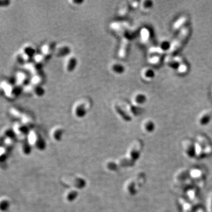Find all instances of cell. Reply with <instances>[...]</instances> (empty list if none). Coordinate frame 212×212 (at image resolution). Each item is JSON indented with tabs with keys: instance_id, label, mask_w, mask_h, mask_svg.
<instances>
[{
	"instance_id": "5b68a950",
	"label": "cell",
	"mask_w": 212,
	"mask_h": 212,
	"mask_svg": "<svg viewBox=\"0 0 212 212\" xmlns=\"http://www.w3.org/2000/svg\"><path fill=\"white\" fill-rule=\"evenodd\" d=\"M182 150L184 155L188 158H196L195 142L190 139H185L182 142Z\"/></svg>"
},
{
	"instance_id": "f546056e",
	"label": "cell",
	"mask_w": 212,
	"mask_h": 212,
	"mask_svg": "<svg viewBox=\"0 0 212 212\" xmlns=\"http://www.w3.org/2000/svg\"><path fill=\"white\" fill-rule=\"evenodd\" d=\"M207 212H212V193L207 200Z\"/></svg>"
},
{
	"instance_id": "4316f807",
	"label": "cell",
	"mask_w": 212,
	"mask_h": 212,
	"mask_svg": "<svg viewBox=\"0 0 212 212\" xmlns=\"http://www.w3.org/2000/svg\"><path fill=\"white\" fill-rule=\"evenodd\" d=\"M77 196V192L75 190H70L68 192L66 193L65 194V199L67 201L71 202L74 200L75 199H76V197Z\"/></svg>"
},
{
	"instance_id": "9c48e42d",
	"label": "cell",
	"mask_w": 212,
	"mask_h": 212,
	"mask_svg": "<svg viewBox=\"0 0 212 212\" xmlns=\"http://www.w3.org/2000/svg\"><path fill=\"white\" fill-rule=\"evenodd\" d=\"M140 188V186L138 185V183L134 178L128 180L124 185L125 191L129 195L131 196H133L134 194H136L138 192V189Z\"/></svg>"
},
{
	"instance_id": "5bb4252c",
	"label": "cell",
	"mask_w": 212,
	"mask_h": 212,
	"mask_svg": "<svg viewBox=\"0 0 212 212\" xmlns=\"http://www.w3.org/2000/svg\"><path fill=\"white\" fill-rule=\"evenodd\" d=\"M55 49V47L53 43H47L42 46L41 52L46 59H48V57H50L53 53H54Z\"/></svg>"
},
{
	"instance_id": "7a4b0ae2",
	"label": "cell",
	"mask_w": 212,
	"mask_h": 212,
	"mask_svg": "<svg viewBox=\"0 0 212 212\" xmlns=\"http://www.w3.org/2000/svg\"><path fill=\"white\" fill-rule=\"evenodd\" d=\"M143 148V143L142 141L136 140L134 141L129 147L126 156L135 162L141 156Z\"/></svg>"
},
{
	"instance_id": "7c38bea8",
	"label": "cell",
	"mask_w": 212,
	"mask_h": 212,
	"mask_svg": "<svg viewBox=\"0 0 212 212\" xmlns=\"http://www.w3.org/2000/svg\"><path fill=\"white\" fill-rule=\"evenodd\" d=\"M28 140L30 144L32 145L35 146L36 147L38 148V147H42L43 146V140L40 138V136L39 134L37 133L36 132L34 131H31L28 134Z\"/></svg>"
},
{
	"instance_id": "8fae6325",
	"label": "cell",
	"mask_w": 212,
	"mask_h": 212,
	"mask_svg": "<svg viewBox=\"0 0 212 212\" xmlns=\"http://www.w3.org/2000/svg\"><path fill=\"white\" fill-rule=\"evenodd\" d=\"M77 63L76 57L73 55H69L66 57L64 62V67L67 72H72L74 70Z\"/></svg>"
},
{
	"instance_id": "e0dca14e",
	"label": "cell",
	"mask_w": 212,
	"mask_h": 212,
	"mask_svg": "<svg viewBox=\"0 0 212 212\" xmlns=\"http://www.w3.org/2000/svg\"><path fill=\"white\" fill-rule=\"evenodd\" d=\"M117 163L118 166L121 168H130L133 166L135 162L126 156L125 157L120 158Z\"/></svg>"
},
{
	"instance_id": "4fadbf2b",
	"label": "cell",
	"mask_w": 212,
	"mask_h": 212,
	"mask_svg": "<svg viewBox=\"0 0 212 212\" xmlns=\"http://www.w3.org/2000/svg\"><path fill=\"white\" fill-rule=\"evenodd\" d=\"M1 89L4 90L5 95L10 98H13L17 94V89L6 81L2 83Z\"/></svg>"
},
{
	"instance_id": "44dd1931",
	"label": "cell",
	"mask_w": 212,
	"mask_h": 212,
	"mask_svg": "<svg viewBox=\"0 0 212 212\" xmlns=\"http://www.w3.org/2000/svg\"><path fill=\"white\" fill-rule=\"evenodd\" d=\"M16 78L18 85H28V77L27 74L23 72H19L17 74Z\"/></svg>"
},
{
	"instance_id": "ba28073f",
	"label": "cell",
	"mask_w": 212,
	"mask_h": 212,
	"mask_svg": "<svg viewBox=\"0 0 212 212\" xmlns=\"http://www.w3.org/2000/svg\"><path fill=\"white\" fill-rule=\"evenodd\" d=\"M190 178V170L187 168L178 169L174 175V181L176 183H180L187 181Z\"/></svg>"
},
{
	"instance_id": "1f68e13d",
	"label": "cell",
	"mask_w": 212,
	"mask_h": 212,
	"mask_svg": "<svg viewBox=\"0 0 212 212\" xmlns=\"http://www.w3.org/2000/svg\"><path fill=\"white\" fill-rule=\"evenodd\" d=\"M158 61H159V58L158 57V56H156L155 57L152 58L151 59H150V62L152 63H153V64L158 63Z\"/></svg>"
},
{
	"instance_id": "3957f363",
	"label": "cell",
	"mask_w": 212,
	"mask_h": 212,
	"mask_svg": "<svg viewBox=\"0 0 212 212\" xmlns=\"http://www.w3.org/2000/svg\"><path fill=\"white\" fill-rule=\"evenodd\" d=\"M190 178L195 182L196 186L200 189L205 184L206 173L202 168H193L190 170Z\"/></svg>"
},
{
	"instance_id": "277c9868",
	"label": "cell",
	"mask_w": 212,
	"mask_h": 212,
	"mask_svg": "<svg viewBox=\"0 0 212 212\" xmlns=\"http://www.w3.org/2000/svg\"><path fill=\"white\" fill-rule=\"evenodd\" d=\"M189 33H190L189 27H186L183 28L181 31L180 34L178 35L177 39H176L173 42V43H172V44L171 45L170 48L168 50V53L170 54H173L178 49H179L188 39Z\"/></svg>"
},
{
	"instance_id": "d6986e66",
	"label": "cell",
	"mask_w": 212,
	"mask_h": 212,
	"mask_svg": "<svg viewBox=\"0 0 212 212\" xmlns=\"http://www.w3.org/2000/svg\"><path fill=\"white\" fill-rule=\"evenodd\" d=\"M142 127L144 132L147 133H152L154 131L155 128V125L151 120L147 119V120H145L143 122Z\"/></svg>"
},
{
	"instance_id": "ac0fdd59",
	"label": "cell",
	"mask_w": 212,
	"mask_h": 212,
	"mask_svg": "<svg viewBox=\"0 0 212 212\" xmlns=\"http://www.w3.org/2000/svg\"><path fill=\"white\" fill-rule=\"evenodd\" d=\"M128 44H129V41L127 38L124 37L122 39V44L120 47V49L119 50L118 55L120 58H124L127 54V49H128Z\"/></svg>"
},
{
	"instance_id": "8992f818",
	"label": "cell",
	"mask_w": 212,
	"mask_h": 212,
	"mask_svg": "<svg viewBox=\"0 0 212 212\" xmlns=\"http://www.w3.org/2000/svg\"><path fill=\"white\" fill-rule=\"evenodd\" d=\"M89 107V103L85 101H80L75 104L73 108V112L77 117H83L87 113V109Z\"/></svg>"
},
{
	"instance_id": "2e32d148",
	"label": "cell",
	"mask_w": 212,
	"mask_h": 212,
	"mask_svg": "<svg viewBox=\"0 0 212 212\" xmlns=\"http://www.w3.org/2000/svg\"><path fill=\"white\" fill-rule=\"evenodd\" d=\"M70 50L69 47L67 45H59L55 47L54 54L57 57H66L70 55Z\"/></svg>"
},
{
	"instance_id": "484cf974",
	"label": "cell",
	"mask_w": 212,
	"mask_h": 212,
	"mask_svg": "<svg viewBox=\"0 0 212 212\" xmlns=\"http://www.w3.org/2000/svg\"><path fill=\"white\" fill-rule=\"evenodd\" d=\"M111 70L117 73V74H121L124 71V69L123 65L118 63H114L111 65Z\"/></svg>"
},
{
	"instance_id": "6da1fadb",
	"label": "cell",
	"mask_w": 212,
	"mask_h": 212,
	"mask_svg": "<svg viewBox=\"0 0 212 212\" xmlns=\"http://www.w3.org/2000/svg\"><path fill=\"white\" fill-rule=\"evenodd\" d=\"M196 158L202 159L212 155V143L206 136H197L196 139Z\"/></svg>"
},
{
	"instance_id": "d4e9b609",
	"label": "cell",
	"mask_w": 212,
	"mask_h": 212,
	"mask_svg": "<svg viewBox=\"0 0 212 212\" xmlns=\"http://www.w3.org/2000/svg\"><path fill=\"white\" fill-rule=\"evenodd\" d=\"M146 101L145 97L143 94H136L134 96L133 99V102L134 104L138 105V104H142Z\"/></svg>"
},
{
	"instance_id": "4dcf8cb0",
	"label": "cell",
	"mask_w": 212,
	"mask_h": 212,
	"mask_svg": "<svg viewBox=\"0 0 212 212\" xmlns=\"http://www.w3.org/2000/svg\"><path fill=\"white\" fill-rule=\"evenodd\" d=\"M128 7H123L122 9H121L120 11V15H125L127 13V11H128Z\"/></svg>"
},
{
	"instance_id": "83f0119b",
	"label": "cell",
	"mask_w": 212,
	"mask_h": 212,
	"mask_svg": "<svg viewBox=\"0 0 212 212\" xmlns=\"http://www.w3.org/2000/svg\"><path fill=\"white\" fill-rule=\"evenodd\" d=\"M142 75H143V78L144 79L149 80L151 79L153 77V72L151 69H145L143 70L142 72Z\"/></svg>"
},
{
	"instance_id": "ffe728a7",
	"label": "cell",
	"mask_w": 212,
	"mask_h": 212,
	"mask_svg": "<svg viewBox=\"0 0 212 212\" xmlns=\"http://www.w3.org/2000/svg\"><path fill=\"white\" fill-rule=\"evenodd\" d=\"M114 108L115 111L117 113L121 118L123 119V120L126 121V122L131 120V116L128 114L124 110H123V109H122L120 106H119L118 105H115Z\"/></svg>"
},
{
	"instance_id": "9a60e30c",
	"label": "cell",
	"mask_w": 212,
	"mask_h": 212,
	"mask_svg": "<svg viewBox=\"0 0 212 212\" xmlns=\"http://www.w3.org/2000/svg\"><path fill=\"white\" fill-rule=\"evenodd\" d=\"M212 114L210 111H206L201 114L198 118L197 122L200 126H206L211 120Z\"/></svg>"
},
{
	"instance_id": "cb8c5ba5",
	"label": "cell",
	"mask_w": 212,
	"mask_h": 212,
	"mask_svg": "<svg viewBox=\"0 0 212 212\" xmlns=\"http://www.w3.org/2000/svg\"><path fill=\"white\" fill-rule=\"evenodd\" d=\"M134 178L136 180V182L138 183V185L141 188L146 182V174L144 173L143 172H139L137 174H136L135 178Z\"/></svg>"
},
{
	"instance_id": "603a6c76",
	"label": "cell",
	"mask_w": 212,
	"mask_h": 212,
	"mask_svg": "<svg viewBox=\"0 0 212 212\" xmlns=\"http://www.w3.org/2000/svg\"><path fill=\"white\" fill-rule=\"evenodd\" d=\"M28 129V127H27L26 126H25L24 124H17L15 127L14 128L15 133L18 134V135H20V136L21 135L24 136L25 134L27 133Z\"/></svg>"
},
{
	"instance_id": "30bf717a",
	"label": "cell",
	"mask_w": 212,
	"mask_h": 212,
	"mask_svg": "<svg viewBox=\"0 0 212 212\" xmlns=\"http://www.w3.org/2000/svg\"><path fill=\"white\" fill-rule=\"evenodd\" d=\"M179 201L182 205L183 212H195L197 208L200 207L195 205L188 199L184 197L180 199Z\"/></svg>"
},
{
	"instance_id": "7402d4cb",
	"label": "cell",
	"mask_w": 212,
	"mask_h": 212,
	"mask_svg": "<svg viewBox=\"0 0 212 212\" xmlns=\"http://www.w3.org/2000/svg\"><path fill=\"white\" fill-rule=\"evenodd\" d=\"M63 130L61 127H55L51 131V137L55 140H59L63 134Z\"/></svg>"
},
{
	"instance_id": "52a82bcc",
	"label": "cell",
	"mask_w": 212,
	"mask_h": 212,
	"mask_svg": "<svg viewBox=\"0 0 212 212\" xmlns=\"http://www.w3.org/2000/svg\"><path fill=\"white\" fill-rule=\"evenodd\" d=\"M187 199L190 202L194 203L197 206H200L199 198H200V189L197 186H194L188 189L186 192Z\"/></svg>"
},
{
	"instance_id": "f1b7e54d",
	"label": "cell",
	"mask_w": 212,
	"mask_h": 212,
	"mask_svg": "<svg viewBox=\"0 0 212 212\" xmlns=\"http://www.w3.org/2000/svg\"><path fill=\"white\" fill-rule=\"evenodd\" d=\"M186 20V18L184 17H183L181 18H180V20H178V21L175 23V24H174V28L178 29V28L180 27L183 24V23H185Z\"/></svg>"
}]
</instances>
